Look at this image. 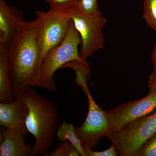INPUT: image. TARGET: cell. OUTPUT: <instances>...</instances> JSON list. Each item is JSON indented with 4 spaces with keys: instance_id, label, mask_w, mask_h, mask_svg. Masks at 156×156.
<instances>
[{
    "instance_id": "cell-15",
    "label": "cell",
    "mask_w": 156,
    "mask_h": 156,
    "mask_svg": "<svg viewBox=\"0 0 156 156\" xmlns=\"http://www.w3.org/2000/svg\"><path fill=\"white\" fill-rule=\"evenodd\" d=\"M80 0H47L50 4V9L70 12L77 8Z\"/></svg>"
},
{
    "instance_id": "cell-18",
    "label": "cell",
    "mask_w": 156,
    "mask_h": 156,
    "mask_svg": "<svg viewBox=\"0 0 156 156\" xmlns=\"http://www.w3.org/2000/svg\"><path fill=\"white\" fill-rule=\"evenodd\" d=\"M87 156H116L118 153L114 146L112 144L111 146L106 150L102 151H95L92 150L87 147H83Z\"/></svg>"
},
{
    "instance_id": "cell-11",
    "label": "cell",
    "mask_w": 156,
    "mask_h": 156,
    "mask_svg": "<svg viewBox=\"0 0 156 156\" xmlns=\"http://www.w3.org/2000/svg\"><path fill=\"white\" fill-rule=\"evenodd\" d=\"M25 134L2 127L0 131V156H30L34 145L26 143Z\"/></svg>"
},
{
    "instance_id": "cell-14",
    "label": "cell",
    "mask_w": 156,
    "mask_h": 156,
    "mask_svg": "<svg viewBox=\"0 0 156 156\" xmlns=\"http://www.w3.org/2000/svg\"><path fill=\"white\" fill-rule=\"evenodd\" d=\"M143 17L147 25L156 31V0H144Z\"/></svg>"
},
{
    "instance_id": "cell-7",
    "label": "cell",
    "mask_w": 156,
    "mask_h": 156,
    "mask_svg": "<svg viewBox=\"0 0 156 156\" xmlns=\"http://www.w3.org/2000/svg\"><path fill=\"white\" fill-rule=\"evenodd\" d=\"M87 95L89 102V110L83 124L75 127L76 134L83 147L93 148L98 142L110 133L109 126L106 111L96 103L89 91L88 84L81 87Z\"/></svg>"
},
{
    "instance_id": "cell-3",
    "label": "cell",
    "mask_w": 156,
    "mask_h": 156,
    "mask_svg": "<svg viewBox=\"0 0 156 156\" xmlns=\"http://www.w3.org/2000/svg\"><path fill=\"white\" fill-rule=\"evenodd\" d=\"M82 41L80 34L71 19L67 34L59 44L54 47L42 60L40 74L39 87L54 91L57 87L53 80L54 73L64 65L73 61L87 62L80 57L78 47Z\"/></svg>"
},
{
    "instance_id": "cell-16",
    "label": "cell",
    "mask_w": 156,
    "mask_h": 156,
    "mask_svg": "<svg viewBox=\"0 0 156 156\" xmlns=\"http://www.w3.org/2000/svg\"><path fill=\"white\" fill-rule=\"evenodd\" d=\"M77 8L82 14L90 15L101 14L98 9L97 0H80Z\"/></svg>"
},
{
    "instance_id": "cell-20",
    "label": "cell",
    "mask_w": 156,
    "mask_h": 156,
    "mask_svg": "<svg viewBox=\"0 0 156 156\" xmlns=\"http://www.w3.org/2000/svg\"><path fill=\"white\" fill-rule=\"evenodd\" d=\"M148 87L149 90L156 88V67H154L147 80Z\"/></svg>"
},
{
    "instance_id": "cell-9",
    "label": "cell",
    "mask_w": 156,
    "mask_h": 156,
    "mask_svg": "<svg viewBox=\"0 0 156 156\" xmlns=\"http://www.w3.org/2000/svg\"><path fill=\"white\" fill-rule=\"evenodd\" d=\"M29 113L26 104L15 97L9 103H0V126L28 135L29 132L26 121Z\"/></svg>"
},
{
    "instance_id": "cell-6",
    "label": "cell",
    "mask_w": 156,
    "mask_h": 156,
    "mask_svg": "<svg viewBox=\"0 0 156 156\" xmlns=\"http://www.w3.org/2000/svg\"><path fill=\"white\" fill-rule=\"evenodd\" d=\"M71 11L51 9L46 12L36 11V19L39 22V43L41 62L45 55L59 44L66 36L71 20Z\"/></svg>"
},
{
    "instance_id": "cell-19",
    "label": "cell",
    "mask_w": 156,
    "mask_h": 156,
    "mask_svg": "<svg viewBox=\"0 0 156 156\" xmlns=\"http://www.w3.org/2000/svg\"><path fill=\"white\" fill-rule=\"evenodd\" d=\"M69 141L62 142L53 151L48 152L46 156H68Z\"/></svg>"
},
{
    "instance_id": "cell-17",
    "label": "cell",
    "mask_w": 156,
    "mask_h": 156,
    "mask_svg": "<svg viewBox=\"0 0 156 156\" xmlns=\"http://www.w3.org/2000/svg\"><path fill=\"white\" fill-rule=\"evenodd\" d=\"M138 156H156V132L142 146Z\"/></svg>"
},
{
    "instance_id": "cell-4",
    "label": "cell",
    "mask_w": 156,
    "mask_h": 156,
    "mask_svg": "<svg viewBox=\"0 0 156 156\" xmlns=\"http://www.w3.org/2000/svg\"><path fill=\"white\" fill-rule=\"evenodd\" d=\"M156 132V109L110 132L107 136L119 156H138L142 146Z\"/></svg>"
},
{
    "instance_id": "cell-21",
    "label": "cell",
    "mask_w": 156,
    "mask_h": 156,
    "mask_svg": "<svg viewBox=\"0 0 156 156\" xmlns=\"http://www.w3.org/2000/svg\"><path fill=\"white\" fill-rule=\"evenodd\" d=\"M151 61L154 67H156V44L154 48L153 51L151 56Z\"/></svg>"
},
{
    "instance_id": "cell-1",
    "label": "cell",
    "mask_w": 156,
    "mask_h": 156,
    "mask_svg": "<svg viewBox=\"0 0 156 156\" xmlns=\"http://www.w3.org/2000/svg\"><path fill=\"white\" fill-rule=\"evenodd\" d=\"M39 28L37 19L24 21L8 46L10 78L15 97L30 89L31 87H39L41 58Z\"/></svg>"
},
{
    "instance_id": "cell-13",
    "label": "cell",
    "mask_w": 156,
    "mask_h": 156,
    "mask_svg": "<svg viewBox=\"0 0 156 156\" xmlns=\"http://www.w3.org/2000/svg\"><path fill=\"white\" fill-rule=\"evenodd\" d=\"M58 140L61 142L68 141L75 147L81 156H87L80 140L75 131L72 123L63 122L58 126L56 134Z\"/></svg>"
},
{
    "instance_id": "cell-10",
    "label": "cell",
    "mask_w": 156,
    "mask_h": 156,
    "mask_svg": "<svg viewBox=\"0 0 156 156\" xmlns=\"http://www.w3.org/2000/svg\"><path fill=\"white\" fill-rule=\"evenodd\" d=\"M24 22L21 11L0 0V43L9 46Z\"/></svg>"
},
{
    "instance_id": "cell-8",
    "label": "cell",
    "mask_w": 156,
    "mask_h": 156,
    "mask_svg": "<svg viewBox=\"0 0 156 156\" xmlns=\"http://www.w3.org/2000/svg\"><path fill=\"white\" fill-rule=\"evenodd\" d=\"M156 109V88L150 90L144 98L122 104L106 111L110 133L119 130L126 124L152 112Z\"/></svg>"
},
{
    "instance_id": "cell-12",
    "label": "cell",
    "mask_w": 156,
    "mask_h": 156,
    "mask_svg": "<svg viewBox=\"0 0 156 156\" xmlns=\"http://www.w3.org/2000/svg\"><path fill=\"white\" fill-rule=\"evenodd\" d=\"M15 98L10 78L8 46L0 43V101L9 103Z\"/></svg>"
},
{
    "instance_id": "cell-5",
    "label": "cell",
    "mask_w": 156,
    "mask_h": 156,
    "mask_svg": "<svg viewBox=\"0 0 156 156\" xmlns=\"http://www.w3.org/2000/svg\"><path fill=\"white\" fill-rule=\"evenodd\" d=\"M69 16L81 37L80 57L83 61H87L89 56L104 47L103 30L106 24L107 20L101 14H82L78 8L71 11Z\"/></svg>"
},
{
    "instance_id": "cell-2",
    "label": "cell",
    "mask_w": 156,
    "mask_h": 156,
    "mask_svg": "<svg viewBox=\"0 0 156 156\" xmlns=\"http://www.w3.org/2000/svg\"><path fill=\"white\" fill-rule=\"evenodd\" d=\"M26 104L29 113L26 125L35 138L30 156H45L54 142L58 127V110L51 101L43 97L35 89H30L16 96Z\"/></svg>"
}]
</instances>
